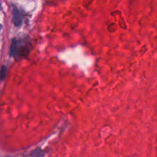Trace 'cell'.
I'll return each instance as SVG.
<instances>
[{"instance_id": "1", "label": "cell", "mask_w": 157, "mask_h": 157, "mask_svg": "<svg viewBox=\"0 0 157 157\" xmlns=\"http://www.w3.org/2000/svg\"><path fill=\"white\" fill-rule=\"evenodd\" d=\"M28 53V48L24 44H21L20 40H17L16 39H13L10 46V53L12 55H13L14 57L24 56Z\"/></svg>"}, {"instance_id": "2", "label": "cell", "mask_w": 157, "mask_h": 157, "mask_svg": "<svg viewBox=\"0 0 157 157\" xmlns=\"http://www.w3.org/2000/svg\"><path fill=\"white\" fill-rule=\"evenodd\" d=\"M12 21L15 26H18L22 23V19L18 10L17 8H13L12 11Z\"/></svg>"}, {"instance_id": "3", "label": "cell", "mask_w": 157, "mask_h": 157, "mask_svg": "<svg viewBox=\"0 0 157 157\" xmlns=\"http://www.w3.org/2000/svg\"><path fill=\"white\" fill-rule=\"evenodd\" d=\"M43 155H44V154L42 153V150L39 148H36L31 153V156H43Z\"/></svg>"}, {"instance_id": "4", "label": "cell", "mask_w": 157, "mask_h": 157, "mask_svg": "<svg viewBox=\"0 0 157 157\" xmlns=\"http://www.w3.org/2000/svg\"><path fill=\"white\" fill-rule=\"evenodd\" d=\"M6 75V67L5 66H2V69L0 71V77L1 80L4 79Z\"/></svg>"}, {"instance_id": "5", "label": "cell", "mask_w": 157, "mask_h": 157, "mask_svg": "<svg viewBox=\"0 0 157 157\" xmlns=\"http://www.w3.org/2000/svg\"><path fill=\"white\" fill-rule=\"evenodd\" d=\"M1 28H2V25L0 24V31H1Z\"/></svg>"}, {"instance_id": "6", "label": "cell", "mask_w": 157, "mask_h": 157, "mask_svg": "<svg viewBox=\"0 0 157 157\" xmlns=\"http://www.w3.org/2000/svg\"><path fill=\"white\" fill-rule=\"evenodd\" d=\"M0 9H1V2H0Z\"/></svg>"}]
</instances>
